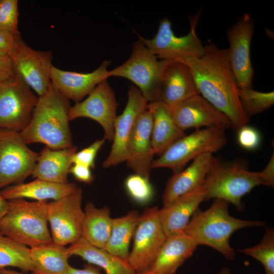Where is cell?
<instances>
[{
	"instance_id": "1",
	"label": "cell",
	"mask_w": 274,
	"mask_h": 274,
	"mask_svg": "<svg viewBox=\"0 0 274 274\" xmlns=\"http://www.w3.org/2000/svg\"><path fill=\"white\" fill-rule=\"evenodd\" d=\"M205 52L199 58L187 59L199 94L230 122L237 132L248 125L250 117L244 112L238 96V87L231 70L227 49H220L210 42L204 46Z\"/></svg>"
},
{
	"instance_id": "2",
	"label": "cell",
	"mask_w": 274,
	"mask_h": 274,
	"mask_svg": "<svg viewBox=\"0 0 274 274\" xmlns=\"http://www.w3.org/2000/svg\"><path fill=\"white\" fill-rule=\"evenodd\" d=\"M70 100L51 84L38 97L30 120L20 132L28 144L40 143L54 150L73 146L69 126Z\"/></svg>"
},
{
	"instance_id": "3",
	"label": "cell",
	"mask_w": 274,
	"mask_h": 274,
	"mask_svg": "<svg viewBox=\"0 0 274 274\" xmlns=\"http://www.w3.org/2000/svg\"><path fill=\"white\" fill-rule=\"evenodd\" d=\"M228 203L224 200L216 198L208 209H198L182 231L193 237L198 245L211 247L227 259L233 260L235 253L229 244L232 233L243 228L264 226L265 223L230 216Z\"/></svg>"
},
{
	"instance_id": "4",
	"label": "cell",
	"mask_w": 274,
	"mask_h": 274,
	"mask_svg": "<svg viewBox=\"0 0 274 274\" xmlns=\"http://www.w3.org/2000/svg\"><path fill=\"white\" fill-rule=\"evenodd\" d=\"M8 202V210L0 221L1 234L30 248L53 243L48 228L46 201L19 198Z\"/></svg>"
},
{
	"instance_id": "5",
	"label": "cell",
	"mask_w": 274,
	"mask_h": 274,
	"mask_svg": "<svg viewBox=\"0 0 274 274\" xmlns=\"http://www.w3.org/2000/svg\"><path fill=\"white\" fill-rule=\"evenodd\" d=\"M259 185H262L259 172L249 171L239 162L222 163L218 160L207 174L201 188L206 200L223 199L241 211L242 197Z\"/></svg>"
},
{
	"instance_id": "6",
	"label": "cell",
	"mask_w": 274,
	"mask_h": 274,
	"mask_svg": "<svg viewBox=\"0 0 274 274\" xmlns=\"http://www.w3.org/2000/svg\"><path fill=\"white\" fill-rule=\"evenodd\" d=\"M157 58L139 39L132 44L129 58L109 71L110 77L127 79L136 85L149 102L158 100L164 71L172 61Z\"/></svg>"
},
{
	"instance_id": "7",
	"label": "cell",
	"mask_w": 274,
	"mask_h": 274,
	"mask_svg": "<svg viewBox=\"0 0 274 274\" xmlns=\"http://www.w3.org/2000/svg\"><path fill=\"white\" fill-rule=\"evenodd\" d=\"M227 128L225 126H217L196 129L193 133L178 140L153 160L152 168L167 167L176 173L197 156L218 151L228 142L225 135Z\"/></svg>"
},
{
	"instance_id": "8",
	"label": "cell",
	"mask_w": 274,
	"mask_h": 274,
	"mask_svg": "<svg viewBox=\"0 0 274 274\" xmlns=\"http://www.w3.org/2000/svg\"><path fill=\"white\" fill-rule=\"evenodd\" d=\"M200 15L198 12L190 19V30L185 36L177 37L173 30L170 21L164 18L152 39H146L139 35L138 36L158 58L185 64L187 59L199 58L205 52L204 46L196 32Z\"/></svg>"
},
{
	"instance_id": "9",
	"label": "cell",
	"mask_w": 274,
	"mask_h": 274,
	"mask_svg": "<svg viewBox=\"0 0 274 274\" xmlns=\"http://www.w3.org/2000/svg\"><path fill=\"white\" fill-rule=\"evenodd\" d=\"M39 156L20 132L0 128V189L22 183L31 175Z\"/></svg>"
},
{
	"instance_id": "10",
	"label": "cell",
	"mask_w": 274,
	"mask_h": 274,
	"mask_svg": "<svg viewBox=\"0 0 274 274\" xmlns=\"http://www.w3.org/2000/svg\"><path fill=\"white\" fill-rule=\"evenodd\" d=\"M158 207L145 209L140 215L133 238V245L127 260L136 274L148 271L165 241Z\"/></svg>"
},
{
	"instance_id": "11",
	"label": "cell",
	"mask_w": 274,
	"mask_h": 274,
	"mask_svg": "<svg viewBox=\"0 0 274 274\" xmlns=\"http://www.w3.org/2000/svg\"><path fill=\"white\" fill-rule=\"evenodd\" d=\"M10 58L15 75L35 91L38 97L48 91L51 86L50 71L53 65L51 51L35 50L18 36Z\"/></svg>"
},
{
	"instance_id": "12",
	"label": "cell",
	"mask_w": 274,
	"mask_h": 274,
	"mask_svg": "<svg viewBox=\"0 0 274 274\" xmlns=\"http://www.w3.org/2000/svg\"><path fill=\"white\" fill-rule=\"evenodd\" d=\"M81 188L58 200L47 203V218L53 242L65 246L82 237L84 212Z\"/></svg>"
},
{
	"instance_id": "13",
	"label": "cell",
	"mask_w": 274,
	"mask_h": 274,
	"mask_svg": "<svg viewBox=\"0 0 274 274\" xmlns=\"http://www.w3.org/2000/svg\"><path fill=\"white\" fill-rule=\"evenodd\" d=\"M38 99L16 75L0 83V128L23 130L30 120Z\"/></svg>"
},
{
	"instance_id": "14",
	"label": "cell",
	"mask_w": 274,
	"mask_h": 274,
	"mask_svg": "<svg viewBox=\"0 0 274 274\" xmlns=\"http://www.w3.org/2000/svg\"><path fill=\"white\" fill-rule=\"evenodd\" d=\"M118 106L113 89L105 80L99 83L85 99L71 107L69 120L80 117L91 119L101 126L104 138L112 142Z\"/></svg>"
},
{
	"instance_id": "15",
	"label": "cell",
	"mask_w": 274,
	"mask_h": 274,
	"mask_svg": "<svg viewBox=\"0 0 274 274\" xmlns=\"http://www.w3.org/2000/svg\"><path fill=\"white\" fill-rule=\"evenodd\" d=\"M252 18L243 15L227 32L229 63L239 88L252 87L254 74L250 58V47L254 32Z\"/></svg>"
},
{
	"instance_id": "16",
	"label": "cell",
	"mask_w": 274,
	"mask_h": 274,
	"mask_svg": "<svg viewBox=\"0 0 274 274\" xmlns=\"http://www.w3.org/2000/svg\"><path fill=\"white\" fill-rule=\"evenodd\" d=\"M127 95L126 106L115 121L111 150L102 163V167L105 168L126 161L129 139L136 120L147 109L149 101L136 86H130Z\"/></svg>"
},
{
	"instance_id": "17",
	"label": "cell",
	"mask_w": 274,
	"mask_h": 274,
	"mask_svg": "<svg viewBox=\"0 0 274 274\" xmlns=\"http://www.w3.org/2000/svg\"><path fill=\"white\" fill-rule=\"evenodd\" d=\"M168 106L175 121L183 131L190 128L230 126L226 116L200 94Z\"/></svg>"
},
{
	"instance_id": "18",
	"label": "cell",
	"mask_w": 274,
	"mask_h": 274,
	"mask_svg": "<svg viewBox=\"0 0 274 274\" xmlns=\"http://www.w3.org/2000/svg\"><path fill=\"white\" fill-rule=\"evenodd\" d=\"M110 63V60H104L96 70L88 73L64 71L52 65L51 84L66 98L79 102L99 83L110 77L108 70Z\"/></svg>"
},
{
	"instance_id": "19",
	"label": "cell",
	"mask_w": 274,
	"mask_h": 274,
	"mask_svg": "<svg viewBox=\"0 0 274 274\" xmlns=\"http://www.w3.org/2000/svg\"><path fill=\"white\" fill-rule=\"evenodd\" d=\"M152 124V115L147 109L138 116L129 139L126 160L134 174L148 179L154 155L151 142Z\"/></svg>"
},
{
	"instance_id": "20",
	"label": "cell",
	"mask_w": 274,
	"mask_h": 274,
	"mask_svg": "<svg viewBox=\"0 0 274 274\" xmlns=\"http://www.w3.org/2000/svg\"><path fill=\"white\" fill-rule=\"evenodd\" d=\"M218 160L212 153H203L193 159L186 169L174 173L166 183L162 197L163 206L201 189L207 174Z\"/></svg>"
},
{
	"instance_id": "21",
	"label": "cell",
	"mask_w": 274,
	"mask_h": 274,
	"mask_svg": "<svg viewBox=\"0 0 274 274\" xmlns=\"http://www.w3.org/2000/svg\"><path fill=\"white\" fill-rule=\"evenodd\" d=\"M198 245L193 237L183 231L167 235L148 271L155 274H174L192 256Z\"/></svg>"
},
{
	"instance_id": "22",
	"label": "cell",
	"mask_w": 274,
	"mask_h": 274,
	"mask_svg": "<svg viewBox=\"0 0 274 274\" xmlns=\"http://www.w3.org/2000/svg\"><path fill=\"white\" fill-rule=\"evenodd\" d=\"M199 94L188 66L170 61L164 71L158 100L172 106Z\"/></svg>"
},
{
	"instance_id": "23",
	"label": "cell",
	"mask_w": 274,
	"mask_h": 274,
	"mask_svg": "<svg viewBox=\"0 0 274 274\" xmlns=\"http://www.w3.org/2000/svg\"><path fill=\"white\" fill-rule=\"evenodd\" d=\"M153 124L151 142L154 155H161L169 147L186 134L175 121L167 105L158 100L148 103Z\"/></svg>"
},
{
	"instance_id": "24",
	"label": "cell",
	"mask_w": 274,
	"mask_h": 274,
	"mask_svg": "<svg viewBox=\"0 0 274 274\" xmlns=\"http://www.w3.org/2000/svg\"><path fill=\"white\" fill-rule=\"evenodd\" d=\"M205 196L202 188L183 195L159 210V217L167 236L182 231Z\"/></svg>"
},
{
	"instance_id": "25",
	"label": "cell",
	"mask_w": 274,
	"mask_h": 274,
	"mask_svg": "<svg viewBox=\"0 0 274 274\" xmlns=\"http://www.w3.org/2000/svg\"><path fill=\"white\" fill-rule=\"evenodd\" d=\"M76 152L77 147L74 146L59 150L46 146L39 153L31 175L33 178L53 183H67L72 158Z\"/></svg>"
},
{
	"instance_id": "26",
	"label": "cell",
	"mask_w": 274,
	"mask_h": 274,
	"mask_svg": "<svg viewBox=\"0 0 274 274\" xmlns=\"http://www.w3.org/2000/svg\"><path fill=\"white\" fill-rule=\"evenodd\" d=\"M78 188L74 183L59 184L36 179L28 183L8 186L0 191V195L8 201L19 198L55 200L70 195Z\"/></svg>"
},
{
	"instance_id": "27",
	"label": "cell",
	"mask_w": 274,
	"mask_h": 274,
	"mask_svg": "<svg viewBox=\"0 0 274 274\" xmlns=\"http://www.w3.org/2000/svg\"><path fill=\"white\" fill-rule=\"evenodd\" d=\"M67 250L70 256H80L102 268L106 274H136L127 260L91 245L82 237L71 244Z\"/></svg>"
},
{
	"instance_id": "28",
	"label": "cell",
	"mask_w": 274,
	"mask_h": 274,
	"mask_svg": "<svg viewBox=\"0 0 274 274\" xmlns=\"http://www.w3.org/2000/svg\"><path fill=\"white\" fill-rule=\"evenodd\" d=\"M82 237L91 245L104 249L110 235L113 218L108 207L97 208L92 202L84 208Z\"/></svg>"
},
{
	"instance_id": "29",
	"label": "cell",
	"mask_w": 274,
	"mask_h": 274,
	"mask_svg": "<svg viewBox=\"0 0 274 274\" xmlns=\"http://www.w3.org/2000/svg\"><path fill=\"white\" fill-rule=\"evenodd\" d=\"M35 274H65L70 267L67 248L54 243L30 248Z\"/></svg>"
},
{
	"instance_id": "30",
	"label": "cell",
	"mask_w": 274,
	"mask_h": 274,
	"mask_svg": "<svg viewBox=\"0 0 274 274\" xmlns=\"http://www.w3.org/2000/svg\"><path fill=\"white\" fill-rule=\"evenodd\" d=\"M139 217L138 211L132 210L123 216L113 218L110 235L104 249L127 260L130 253V243Z\"/></svg>"
},
{
	"instance_id": "31",
	"label": "cell",
	"mask_w": 274,
	"mask_h": 274,
	"mask_svg": "<svg viewBox=\"0 0 274 274\" xmlns=\"http://www.w3.org/2000/svg\"><path fill=\"white\" fill-rule=\"evenodd\" d=\"M30 248L0 233V269L12 266L33 272Z\"/></svg>"
},
{
	"instance_id": "32",
	"label": "cell",
	"mask_w": 274,
	"mask_h": 274,
	"mask_svg": "<svg viewBox=\"0 0 274 274\" xmlns=\"http://www.w3.org/2000/svg\"><path fill=\"white\" fill-rule=\"evenodd\" d=\"M238 251L260 262L265 274H274V230L272 228L266 229L261 241L256 246Z\"/></svg>"
},
{
	"instance_id": "33",
	"label": "cell",
	"mask_w": 274,
	"mask_h": 274,
	"mask_svg": "<svg viewBox=\"0 0 274 274\" xmlns=\"http://www.w3.org/2000/svg\"><path fill=\"white\" fill-rule=\"evenodd\" d=\"M242 107L249 117L269 109L274 104V92H262L252 87L238 89Z\"/></svg>"
},
{
	"instance_id": "34",
	"label": "cell",
	"mask_w": 274,
	"mask_h": 274,
	"mask_svg": "<svg viewBox=\"0 0 274 274\" xmlns=\"http://www.w3.org/2000/svg\"><path fill=\"white\" fill-rule=\"evenodd\" d=\"M124 186L129 196L138 203L146 204L153 197L154 189L149 179L141 175L134 174L128 176Z\"/></svg>"
},
{
	"instance_id": "35",
	"label": "cell",
	"mask_w": 274,
	"mask_h": 274,
	"mask_svg": "<svg viewBox=\"0 0 274 274\" xmlns=\"http://www.w3.org/2000/svg\"><path fill=\"white\" fill-rule=\"evenodd\" d=\"M18 2L0 0V28L14 36H20L18 29Z\"/></svg>"
},
{
	"instance_id": "36",
	"label": "cell",
	"mask_w": 274,
	"mask_h": 274,
	"mask_svg": "<svg viewBox=\"0 0 274 274\" xmlns=\"http://www.w3.org/2000/svg\"><path fill=\"white\" fill-rule=\"evenodd\" d=\"M105 141L104 138L96 140L88 147L79 152H76L72 158L73 164H81L91 168H94L95 160L97 154Z\"/></svg>"
},
{
	"instance_id": "37",
	"label": "cell",
	"mask_w": 274,
	"mask_h": 274,
	"mask_svg": "<svg viewBox=\"0 0 274 274\" xmlns=\"http://www.w3.org/2000/svg\"><path fill=\"white\" fill-rule=\"evenodd\" d=\"M236 133L237 142L244 149L253 150L259 146L261 136L255 128L246 125L241 127Z\"/></svg>"
},
{
	"instance_id": "38",
	"label": "cell",
	"mask_w": 274,
	"mask_h": 274,
	"mask_svg": "<svg viewBox=\"0 0 274 274\" xmlns=\"http://www.w3.org/2000/svg\"><path fill=\"white\" fill-rule=\"evenodd\" d=\"M69 174H72L77 180L86 184H91L94 179L91 168L81 164H73Z\"/></svg>"
},
{
	"instance_id": "39",
	"label": "cell",
	"mask_w": 274,
	"mask_h": 274,
	"mask_svg": "<svg viewBox=\"0 0 274 274\" xmlns=\"http://www.w3.org/2000/svg\"><path fill=\"white\" fill-rule=\"evenodd\" d=\"M11 33L0 28V56L10 57L14 46L16 38Z\"/></svg>"
},
{
	"instance_id": "40",
	"label": "cell",
	"mask_w": 274,
	"mask_h": 274,
	"mask_svg": "<svg viewBox=\"0 0 274 274\" xmlns=\"http://www.w3.org/2000/svg\"><path fill=\"white\" fill-rule=\"evenodd\" d=\"M15 76L10 58L0 56V83L13 78Z\"/></svg>"
},
{
	"instance_id": "41",
	"label": "cell",
	"mask_w": 274,
	"mask_h": 274,
	"mask_svg": "<svg viewBox=\"0 0 274 274\" xmlns=\"http://www.w3.org/2000/svg\"><path fill=\"white\" fill-rule=\"evenodd\" d=\"M274 154L273 153L267 165L259 172L262 185L272 187L274 185Z\"/></svg>"
},
{
	"instance_id": "42",
	"label": "cell",
	"mask_w": 274,
	"mask_h": 274,
	"mask_svg": "<svg viewBox=\"0 0 274 274\" xmlns=\"http://www.w3.org/2000/svg\"><path fill=\"white\" fill-rule=\"evenodd\" d=\"M65 274H102L94 266L90 265L85 266L83 269H77L70 266Z\"/></svg>"
},
{
	"instance_id": "43",
	"label": "cell",
	"mask_w": 274,
	"mask_h": 274,
	"mask_svg": "<svg viewBox=\"0 0 274 274\" xmlns=\"http://www.w3.org/2000/svg\"><path fill=\"white\" fill-rule=\"evenodd\" d=\"M9 208V202L0 195V221L7 213Z\"/></svg>"
},
{
	"instance_id": "44",
	"label": "cell",
	"mask_w": 274,
	"mask_h": 274,
	"mask_svg": "<svg viewBox=\"0 0 274 274\" xmlns=\"http://www.w3.org/2000/svg\"><path fill=\"white\" fill-rule=\"evenodd\" d=\"M0 274H24L12 269L5 268L0 269Z\"/></svg>"
},
{
	"instance_id": "45",
	"label": "cell",
	"mask_w": 274,
	"mask_h": 274,
	"mask_svg": "<svg viewBox=\"0 0 274 274\" xmlns=\"http://www.w3.org/2000/svg\"><path fill=\"white\" fill-rule=\"evenodd\" d=\"M218 274H230V272L228 267H224L222 268Z\"/></svg>"
},
{
	"instance_id": "46",
	"label": "cell",
	"mask_w": 274,
	"mask_h": 274,
	"mask_svg": "<svg viewBox=\"0 0 274 274\" xmlns=\"http://www.w3.org/2000/svg\"><path fill=\"white\" fill-rule=\"evenodd\" d=\"M142 274H155V273H152V272H150L149 271H147L146 272H144L143 273H142Z\"/></svg>"
},
{
	"instance_id": "47",
	"label": "cell",
	"mask_w": 274,
	"mask_h": 274,
	"mask_svg": "<svg viewBox=\"0 0 274 274\" xmlns=\"http://www.w3.org/2000/svg\"><path fill=\"white\" fill-rule=\"evenodd\" d=\"M252 274H259V273H257V272H255V273H252Z\"/></svg>"
}]
</instances>
